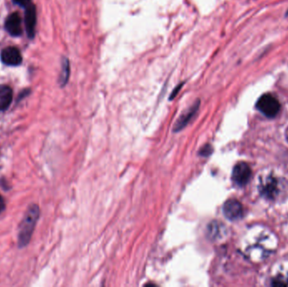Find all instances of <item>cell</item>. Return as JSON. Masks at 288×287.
I'll return each mask as SVG.
<instances>
[{"label":"cell","instance_id":"obj_13","mask_svg":"<svg viewBox=\"0 0 288 287\" xmlns=\"http://www.w3.org/2000/svg\"><path fill=\"white\" fill-rule=\"evenodd\" d=\"M272 286H288V273H287V275L280 274L277 275L273 280Z\"/></svg>","mask_w":288,"mask_h":287},{"label":"cell","instance_id":"obj_12","mask_svg":"<svg viewBox=\"0 0 288 287\" xmlns=\"http://www.w3.org/2000/svg\"><path fill=\"white\" fill-rule=\"evenodd\" d=\"M221 229H222V227H220V225L217 221L211 223L208 227V234H209L211 238H218L220 237L222 234Z\"/></svg>","mask_w":288,"mask_h":287},{"label":"cell","instance_id":"obj_18","mask_svg":"<svg viewBox=\"0 0 288 287\" xmlns=\"http://www.w3.org/2000/svg\"><path fill=\"white\" fill-rule=\"evenodd\" d=\"M286 136H287V139H288V129L287 130V133H286Z\"/></svg>","mask_w":288,"mask_h":287},{"label":"cell","instance_id":"obj_2","mask_svg":"<svg viewBox=\"0 0 288 287\" xmlns=\"http://www.w3.org/2000/svg\"><path fill=\"white\" fill-rule=\"evenodd\" d=\"M39 217V209L37 205H32L23 219L19 231V243L20 246L28 243L32 237V231L34 230L35 222Z\"/></svg>","mask_w":288,"mask_h":287},{"label":"cell","instance_id":"obj_9","mask_svg":"<svg viewBox=\"0 0 288 287\" xmlns=\"http://www.w3.org/2000/svg\"><path fill=\"white\" fill-rule=\"evenodd\" d=\"M5 29L7 32L13 36H19L21 35V19L18 13H13L8 16L5 20Z\"/></svg>","mask_w":288,"mask_h":287},{"label":"cell","instance_id":"obj_7","mask_svg":"<svg viewBox=\"0 0 288 287\" xmlns=\"http://www.w3.org/2000/svg\"><path fill=\"white\" fill-rule=\"evenodd\" d=\"M199 107L200 101L198 100L185 113L182 114L180 118L178 119L174 126V132L177 133L185 128L187 126V124L189 123L190 120L193 118L194 116L197 114V111L199 110Z\"/></svg>","mask_w":288,"mask_h":287},{"label":"cell","instance_id":"obj_15","mask_svg":"<svg viewBox=\"0 0 288 287\" xmlns=\"http://www.w3.org/2000/svg\"><path fill=\"white\" fill-rule=\"evenodd\" d=\"M13 1L14 3L16 4H18L19 6L25 7V8L31 3L30 0H13Z\"/></svg>","mask_w":288,"mask_h":287},{"label":"cell","instance_id":"obj_17","mask_svg":"<svg viewBox=\"0 0 288 287\" xmlns=\"http://www.w3.org/2000/svg\"><path fill=\"white\" fill-rule=\"evenodd\" d=\"M4 209H5V202H4L3 197L0 196V213L3 212Z\"/></svg>","mask_w":288,"mask_h":287},{"label":"cell","instance_id":"obj_8","mask_svg":"<svg viewBox=\"0 0 288 287\" xmlns=\"http://www.w3.org/2000/svg\"><path fill=\"white\" fill-rule=\"evenodd\" d=\"M25 22H26V32L29 37H34L35 25H36V10H35V5L32 3L26 7Z\"/></svg>","mask_w":288,"mask_h":287},{"label":"cell","instance_id":"obj_10","mask_svg":"<svg viewBox=\"0 0 288 287\" xmlns=\"http://www.w3.org/2000/svg\"><path fill=\"white\" fill-rule=\"evenodd\" d=\"M13 99V91L10 86H0V111H6Z\"/></svg>","mask_w":288,"mask_h":287},{"label":"cell","instance_id":"obj_19","mask_svg":"<svg viewBox=\"0 0 288 287\" xmlns=\"http://www.w3.org/2000/svg\"><path fill=\"white\" fill-rule=\"evenodd\" d=\"M287 16H288V12H287Z\"/></svg>","mask_w":288,"mask_h":287},{"label":"cell","instance_id":"obj_14","mask_svg":"<svg viewBox=\"0 0 288 287\" xmlns=\"http://www.w3.org/2000/svg\"><path fill=\"white\" fill-rule=\"evenodd\" d=\"M211 153H212V148H211V146L210 145L204 146L203 149H201L199 152V154L204 156V157H206V156H208Z\"/></svg>","mask_w":288,"mask_h":287},{"label":"cell","instance_id":"obj_5","mask_svg":"<svg viewBox=\"0 0 288 287\" xmlns=\"http://www.w3.org/2000/svg\"><path fill=\"white\" fill-rule=\"evenodd\" d=\"M223 214L230 221H237L243 217V206L236 200H228L223 205Z\"/></svg>","mask_w":288,"mask_h":287},{"label":"cell","instance_id":"obj_4","mask_svg":"<svg viewBox=\"0 0 288 287\" xmlns=\"http://www.w3.org/2000/svg\"><path fill=\"white\" fill-rule=\"evenodd\" d=\"M251 173V169L247 164L238 163L233 169L232 180L237 186H244L249 182Z\"/></svg>","mask_w":288,"mask_h":287},{"label":"cell","instance_id":"obj_1","mask_svg":"<svg viewBox=\"0 0 288 287\" xmlns=\"http://www.w3.org/2000/svg\"><path fill=\"white\" fill-rule=\"evenodd\" d=\"M284 189L285 185L283 181L272 174H267L260 179L259 190L265 199L275 201L282 196Z\"/></svg>","mask_w":288,"mask_h":287},{"label":"cell","instance_id":"obj_3","mask_svg":"<svg viewBox=\"0 0 288 287\" xmlns=\"http://www.w3.org/2000/svg\"><path fill=\"white\" fill-rule=\"evenodd\" d=\"M256 108L266 117L272 118L280 111L281 104L275 96L271 94H266L257 101Z\"/></svg>","mask_w":288,"mask_h":287},{"label":"cell","instance_id":"obj_6","mask_svg":"<svg viewBox=\"0 0 288 287\" xmlns=\"http://www.w3.org/2000/svg\"><path fill=\"white\" fill-rule=\"evenodd\" d=\"M1 60L8 66H18L22 62V57L17 48L9 47L2 51Z\"/></svg>","mask_w":288,"mask_h":287},{"label":"cell","instance_id":"obj_16","mask_svg":"<svg viewBox=\"0 0 288 287\" xmlns=\"http://www.w3.org/2000/svg\"><path fill=\"white\" fill-rule=\"evenodd\" d=\"M182 85H183V84H181L180 85L177 86V87H175V88L174 89V91H173L172 95H171L170 100H173V99H174V97L176 96V95H177L178 93H179V91L181 90V88L182 87Z\"/></svg>","mask_w":288,"mask_h":287},{"label":"cell","instance_id":"obj_11","mask_svg":"<svg viewBox=\"0 0 288 287\" xmlns=\"http://www.w3.org/2000/svg\"><path fill=\"white\" fill-rule=\"evenodd\" d=\"M70 75V65L69 61L68 58H64L63 63H62V71H61L60 78H59V82L62 86L66 84Z\"/></svg>","mask_w":288,"mask_h":287}]
</instances>
